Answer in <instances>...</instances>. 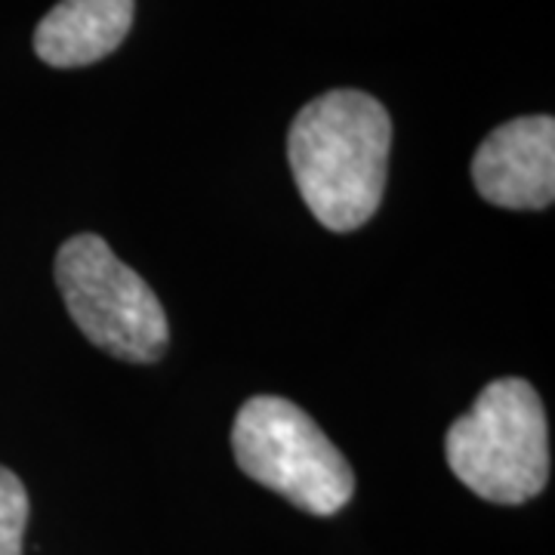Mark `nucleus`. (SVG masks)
Wrapping results in <instances>:
<instances>
[{"label":"nucleus","mask_w":555,"mask_h":555,"mask_svg":"<svg viewBox=\"0 0 555 555\" xmlns=\"http://www.w3.org/2000/svg\"><path fill=\"white\" fill-rule=\"evenodd\" d=\"M448 466L473 494L518 506L550 481L546 411L528 379L488 383L473 411L454 420L444 438Z\"/></svg>","instance_id":"f03ea898"},{"label":"nucleus","mask_w":555,"mask_h":555,"mask_svg":"<svg viewBox=\"0 0 555 555\" xmlns=\"http://www.w3.org/2000/svg\"><path fill=\"white\" fill-rule=\"evenodd\" d=\"M28 525V494L16 473L0 466V555H22Z\"/></svg>","instance_id":"0eeeda50"},{"label":"nucleus","mask_w":555,"mask_h":555,"mask_svg":"<svg viewBox=\"0 0 555 555\" xmlns=\"http://www.w3.org/2000/svg\"><path fill=\"white\" fill-rule=\"evenodd\" d=\"M133 25V0H60L35 31V53L53 68H83L115 53Z\"/></svg>","instance_id":"423d86ee"},{"label":"nucleus","mask_w":555,"mask_h":555,"mask_svg":"<svg viewBox=\"0 0 555 555\" xmlns=\"http://www.w3.org/2000/svg\"><path fill=\"white\" fill-rule=\"evenodd\" d=\"M56 287L80 334L102 352L130 364H152L167 352L170 324L160 299L100 235L62 244Z\"/></svg>","instance_id":"20e7f679"},{"label":"nucleus","mask_w":555,"mask_h":555,"mask_svg":"<svg viewBox=\"0 0 555 555\" xmlns=\"http://www.w3.org/2000/svg\"><path fill=\"white\" fill-rule=\"evenodd\" d=\"M241 473L309 516H334L356 491L346 456L312 416L281 396H254L232 426Z\"/></svg>","instance_id":"7ed1b4c3"},{"label":"nucleus","mask_w":555,"mask_h":555,"mask_svg":"<svg viewBox=\"0 0 555 555\" xmlns=\"http://www.w3.org/2000/svg\"><path fill=\"white\" fill-rule=\"evenodd\" d=\"M392 120L361 90H331L299 112L287 158L312 217L331 232H356L379 210Z\"/></svg>","instance_id":"f257e3e1"},{"label":"nucleus","mask_w":555,"mask_h":555,"mask_svg":"<svg viewBox=\"0 0 555 555\" xmlns=\"http://www.w3.org/2000/svg\"><path fill=\"white\" fill-rule=\"evenodd\" d=\"M478 195L506 210H543L555 198V120L528 115L500 124L473 158Z\"/></svg>","instance_id":"39448f33"}]
</instances>
